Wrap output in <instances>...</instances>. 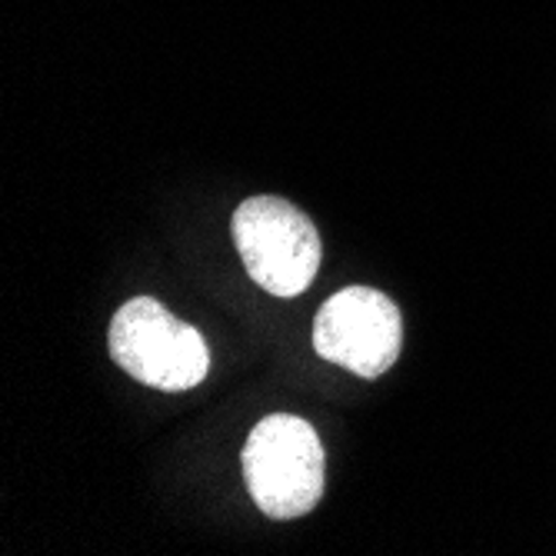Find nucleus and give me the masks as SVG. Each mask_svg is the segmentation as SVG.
<instances>
[{
	"instance_id": "1",
	"label": "nucleus",
	"mask_w": 556,
	"mask_h": 556,
	"mask_svg": "<svg viewBox=\"0 0 556 556\" xmlns=\"http://www.w3.org/2000/svg\"><path fill=\"white\" fill-rule=\"evenodd\" d=\"M240 467L250 496L270 520H296L324 496V443L303 417H264L243 443Z\"/></svg>"
},
{
	"instance_id": "2",
	"label": "nucleus",
	"mask_w": 556,
	"mask_h": 556,
	"mask_svg": "<svg viewBox=\"0 0 556 556\" xmlns=\"http://www.w3.org/2000/svg\"><path fill=\"white\" fill-rule=\"evenodd\" d=\"M108 346L124 374L167 393L193 390L211 370L207 340L154 296H134L124 303L111 320Z\"/></svg>"
},
{
	"instance_id": "3",
	"label": "nucleus",
	"mask_w": 556,
	"mask_h": 556,
	"mask_svg": "<svg viewBox=\"0 0 556 556\" xmlns=\"http://www.w3.org/2000/svg\"><path fill=\"white\" fill-rule=\"evenodd\" d=\"M233 240L250 280L274 296L303 293L320 270L314 220L280 197H250L233 214Z\"/></svg>"
},
{
	"instance_id": "4",
	"label": "nucleus",
	"mask_w": 556,
	"mask_h": 556,
	"mask_svg": "<svg viewBox=\"0 0 556 556\" xmlns=\"http://www.w3.org/2000/svg\"><path fill=\"white\" fill-rule=\"evenodd\" d=\"M400 346L403 320L396 303L374 287L333 293L314 320V350L364 380L383 377L396 364Z\"/></svg>"
}]
</instances>
